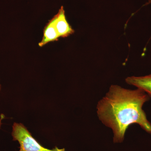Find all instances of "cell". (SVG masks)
<instances>
[{
	"mask_svg": "<svg viewBox=\"0 0 151 151\" xmlns=\"http://www.w3.org/2000/svg\"><path fill=\"white\" fill-rule=\"evenodd\" d=\"M150 99L143 90L127 89L112 85L104 97L98 101L97 113L99 120L112 130L114 143H122L130 125L137 124L151 134V124L143 106Z\"/></svg>",
	"mask_w": 151,
	"mask_h": 151,
	"instance_id": "cell-1",
	"label": "cell"
},
{
	"mask_svg": "<svg viewBox=\"0 0 151 151\" xmlns=\"http://www.w3.org/2000/svg\"><path fill=\"white\" fill-rule=\"evenodd\" d=\"M12 135L13 141H17L19 144V151H65V149H59L57 147L51 150L44 147L21 123H14Z\"/></svg>",
	"mask_w": 151,
	"mask_h": 151,
	"instance_id": "cell-2",
	"label": "cell"
},
{
	"mask_svg": "<svg viewBox=\"0 0 151 151\" xmlns=\"http://www.w3.org/2000/svg\"><path fill=\"white\" fill-rule=\"evenodd\" d=\"M53 17L54 19L55 26L59 37H68L75 32L68 22L65 10L63 6Z\"/></svg>",
	"mask_w": 151,
	"mask_h": 151,
	"instance_id": "cell-3",
	"label": "cell"
},
{
	"mask_svg": "<svg viewBox=\"0 0 151 151\" xmlns=\"http://www.w3.org/2000/svg\"><path fill=\"white\" fill-rule=\"evenodd\" d=\"M126 82L143 90L151 97V73L145 76L128 77L126 79Z\"/></svg>",
	"mask_w": 151,
	"mask_h": 151,
	"instance_id": "cell-4",
	"label": "cell"
},
{
	"mask_svg": "<svg viewBox=\"0 0 151 151\" xmlns=\"http://www.w3.org/2000/svg\"><path fill=\"white\" fill-rule=\"evenodd\" d=\"M59 38L55 26L54 19L52 17L44 29L43 37L39 43V46L42 47L49 42L58 40Z\"/></svg>",
	"mask_w": 151,
	"mask_h": 151,
	"instance_id": "cell-5",
	"label": "cell"
},
{
	"mask_svg": "<svg viewBox=\"0 0 151 151\" xmlns=\"http://www.w3.org/2000/svg\"><path fill=\"white\" fill-rule=\"evenodd\" d=\"M5 118V116L3 114H1V117H0V129H1V127L2 124V121L3 119H4Z\"/></svg>",
	"mask_w": 151,
	"mask_h": 151,
	"instance_id": "cell-6",
	"label": "cell"
},
{
	"mask_svg": "<svg viewBox=\"0 0 151 151\" xmlns=\"http://www.w3.org/2000/svg\"><path fill=\"white\" fill-rule=\"evenodd\" d=\"M1 83H0V92H1Z\"/></svg>",
	"mask_w": 151,
	"mask_h": 151,
	"instance_id": "cell-7",
	"label": "cell"
}]
</instances>
